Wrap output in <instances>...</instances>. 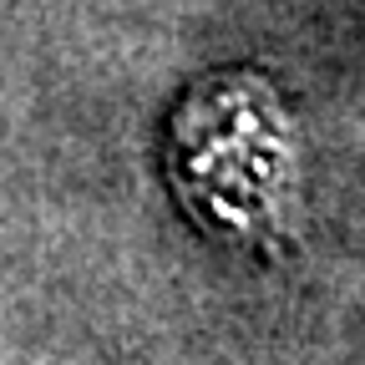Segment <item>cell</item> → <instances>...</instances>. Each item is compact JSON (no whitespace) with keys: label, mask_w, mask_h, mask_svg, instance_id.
<instances>
[{"label":"cell","mask_w":365,"mask_h":365,"mask_svg":"<svg viewBox=\"0 0 365 365\" xmlns=\"http://www.w3.org/2000/svg\"><path fill=\"white\" fill-rule=\"evenodd\" d=\"M168 168L198 223L239 244L274 239L294 198V143L274 86L254 71H218L178 102Z\"/></svg>","instance_id":"obj_1"}]
</instances>
